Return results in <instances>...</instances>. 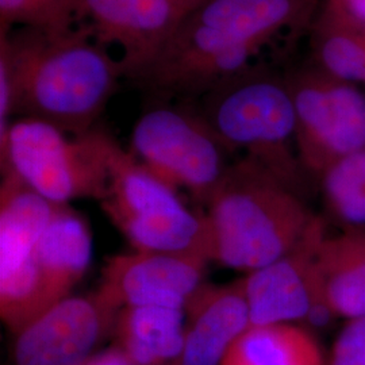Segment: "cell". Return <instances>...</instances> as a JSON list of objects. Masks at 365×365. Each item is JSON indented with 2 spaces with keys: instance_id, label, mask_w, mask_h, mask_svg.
Returning a JSON list of instances; mask_svg holds the SVG:
<instances>
[{
  "instance_id": "1",
  "label": "cell",
  "mask_w": 365,
  "mask_h": 365,
  "mask_svg": "<svg viewBox=\"0 0 365 365\" xmlns=\"http://www.w3.org/2000/svg\"><path fill=\"white\" fill-rule=\"evenodd\" d=\"M123 71L84 27L1 33L0 138L11 117L38 119L72 135L92 129L117 91Z\"/></svg>"
},
{
  "instance_id": "2",
  "label": "cell",
  "mask_w": 365,
  "mask_h": 365,
  "mask_svg": "<svg viewBox=\"0 0 365 365\" xmlns=\"http://www.w3.org/2000/svg\"><path fill=\"white\" fill-rule=\"evenodd\" d=\"M322 0H207L182 18L137 83L170 96L199 98L256 64L283 37L309 30Z\"/></svg>"
},
{
  "instance_id": "3",
  "label": "cell",
  "mask_w": 365,
  "mask_h": 365,
  "mask_svg": "<svg viewBox=\"0 0 365 365\" xmlns=\"http://www.w3.org/2000/svg\"><path fill=\"white\" fill-rule=\"evenodd\" d=\"M203 215L209 260L247 274L287 255L317 218L297 191L247 157L229 167Z\"/></svg>"
},
{
  "instance_id": "4",
  "label": "cell",
  "mask_w": 365,
  "mask_h": 365,
  "mask_svg": "<svg viewBox=\"0 0 365 365\" xmlns=\"http://www.w3.org/2000/svg\"><path fill=\"white\" fill-rule=\"evenodd\" d=\"M199 114L232 153L244 150L300 194L306 170L297 149V120L286 73L256 63L199 96Z\"/></svg>"
},
{
  "instance_id": "5",
  "label": "cell",
  "mask_w": 365,
  "mask_h": 365,
  "mask_svg": "<svg viewBox=\"0 0 365 365\" xmlns=\"http://www.w3.org/2000/svg\"><path fill=\"white\" fill-rule=\"evenodd\" d=\"M106 157L108 192L102 209L134 250L191 253L209 260L205 215L188 209L175 188L146 170L108 133Z\"/></svg>"
},
{
  "instance_id": "6",
  "label": "cell",
  "mask_w": 365,
  "mask_h": 365,
  "mask_svg": "<svg viewBox=\"0 0 365 365\" xmlns=\"http://www.w3.org/2000/svg\"><path fill=\"white\" fill-rule=\"evenodd\" d=\"M103 129L72 135L38 119L18 118L0 138L1 172L11 173L58 206L103 200L108 167Z\"/></svg>"
},
{
  "instance_id": "7",
  "label": "cell",
  "mask_w": 365,
  "mask_h": 365,
  "mask_svg": "<svg viewBox=\"0 0 365 365\" xmlns=\"http://www.w3.org/2000/svg\"><path fill=\"white\" fill-rule=\"evenodd\" d=\"M91 230L69 206H58L26 260L0 274V317L13 333L45 313L86 274L92 260Z\"/></svg>"
},
{
  "instance_id": "8",
  "label": "cell",
  "mask_w": 365,
  "mask_h": 365,
  "mask_svg": "<svg viewBox=\"0 0 365 365\" xmlns=\"http://www.w3.org/2000/svg\"><path fill=\"white\" fill-rule=\"evenodd\" d=\"M131 155L176 191L206 202L232 164L230 153L199 114L179 106H156L135 122Z\"/></svg>"
},
{
  "instance_id": "9",
  "label": "cell",
  "mask_w": 365,
  "mask_h": 365,
  "mask_svg": "<svg viewBox=\"0 0 365 365\" xmlns=\"http://www.w3.org/2000/svg\"><path fill=\"white\" fill-rule=\"evenodd\" d=\"M303 170L321 180L342 158L365 149V96L307 60L286 72Z\"/></svg>"
},
{
  "instance_id": "10",
  "label": "cell",
  "mask_w": 365,
  "mask_h": 365,
  "mask_svg": "<svg viewBox=\"0 0 365 365\" xmlns=\"http://www.w3.org/2000/svg\"><path fill=\"white\" fill-rule=\"evenodd\" d=\"M184 16L176 0H78V26L134 81L156 63Z\"/></svg>"
},
{
  "instance_id": "11",
  "label": "cell",
  "mask_w": 365,
  "mask_h": 365,
  "mask_svg": "<svg viewBox=\"0 0 365 365\" xmlns=\"http://www.w3.org/2000/svg\"><path fill=\"white\" fill-rule=\"evenodd\" d=\"M209 260L191 253L134 250L110 259L96 291L114 310L129 306L185 309L203 287Z\"/></svg>"
},
{
  "instance_id": "12",
  "label": "cell",
  "mask_w": 365,
  "mask_h": 365,
  "mask_svg": "<svg viewBox=\"0 0 365 365\" xmlns=\"http://www.w3.org/2000/svg\"><path fill=\"white\" fill-rule=\"evenodd\" d=\"M98 292L68 297L15 336V365H84L117 315Z\"/></svg>"
},
{
  "instance_id": "13",
  "label": "cell",
  "mask_w": 365,
  "mask_h": 365,
  "mask_svg": "<svg viewBox=\"0 0 365 365\" xmlns=\"http://www.w3.org/2000/svg\"><path fill=\"white\" fill-rule=\"evenodd\" d=\"M325 238L324 223L317 217L295 248L242 279L250 327L304 321L322 291L317 256Z\"/></svg>"
},
{
  "instance_id": "14",
  "label": "cell",
  "mask_w": 365,
  "mask_h": 365,
  "mask_svg": "<svg viewBox=\"0 0 365 365\" xmlns=\"http://www.w3.org/2000/svg\"><path fill=\"white\" fill-rule=\"evenodd\" d=\"M187 307L191 324L185 330L180 365H221L235 339L250 327L244 282L203 286Z\"/></svg>"
},
{
  "instance_id": "15",
  "label": "cell",
  "mask_w": 365,
  "mask_h": 365,
  "mask_svg": "<svg viewBox=\"0 0 365 365\" xmlns=\"http://www.w3.org/2000/svg\"><path fill=\"white\" fill-rule=\"evenodd\" d=\"M58 205L37 194L11 173L0 187V274L26 260L39 237L52 221Z\"/></svg>"
},
{
  "instance_id": "16",
  "label": "cell",
  "mask_w": 365,
  "mask_h": 365,
  "mask_svg": "<svg viewBox=\"0 0 365 365\" xmlns=\"http://www.w3.org/2000/svg\"><path fill=\"white\" fill-rule=\"evenodd\" d=\"M317 274L339 317H365V227L327 237L317 256Z\"/></svg>"
},
{
  "instance_id": "17",
  "label": "cell",
  "mask_w": 365,
  "mask_h": 365,
  "mask_svg": "<svg viewBox=\"0 0 365 365\" xmlns=\"http://www.w3.org/2000/svg\"><path fill=\"white\" fill-rule=\"evenodd\" d=\"M120 351L133 365H161L182 356L185 342L184 309L129 306L118 312Z\"/></svg>"
},
{
  "instance_id": "18",
  "label": "cell",
  "mask_w": 365,
  "mask_h": 365,
  "mask_svg": "<svg viewBox=\"0 0 365 365\" xmlns=\"http://www.w3.org/2000/svg\"><path fill=\"white\" fill-rule=\"evenodd\" d=\"M221 365H325L313 334L294 324L249 327Z\"/></svg>"
},
{
  "instance_id": "19",
  "label": "cell",
  "mask_w": 365,
  "mask_h": 365,
  "mask_svg": "<svg viewBox=\"0 0 365 365\" xmlns=\"http://www.w3.org/2000/svg\"><path fill=\"white\" fill-rule=\"evenodd\" d=\"M309 61L331 78L365 80V33L319 6L314 15Z\"/></svg>"
},
{
  "instance_id": "20",
  "label": "cell",
  "mask_w": 365,
  "mask_h": 365,
  "mask_svg": "<svg viewBox=\"0 0 365 365\" xmlns=\"http://www.w3.org/2000/svg\"><path fill=\"white\" fill-rule=\"evenodd\" d=\"M321 182L333 215L351 229L365 227V149L334 164Z\"/></svg>"
},
{
  "instance_id": "21",
  "label": "cell",
  "mask_w": 365,
  "mask_h": 365,
  "mask_svg": "<svg viewBox=\"0 0 365 365\" xmlns=\"http://www.w3.org/2000/svg\"><path fill=\"white\" fill-rule=\"evenodd\" d=\"M78 22V0H0L1 33L19 27L64 33Z\"/></svg>"
},
{
  "instance_id": "22",
  "label": "cell",
  "mask_w": 365,
  "mask_h": 365,
  "mask_svg": "<svg viewBox=\"0 0 365 365\" xmlns=\"http://www.w3.org/2000/svg\"><path fill=\"white\" fill-rule=\"evenodd\" d=\"M325 365H365V317L348 321Z\"/></svg>"
},
{
  "instance_id": "23",
  "label": "cell",
  "mask_w": 365,
  "mask_h": 365,
  "mask_svg": "<svg viewBox=\"0 0 365 365\" xmlns=\"http://www.w3.org/2000/svg\"><path fill=\"white\" fill-rule=\"evenodd\" d=\"M321 7L365 33V0H322Z\"/></svg>"
},
{
  "instance_id": "24",
  "label": "cell",
  "mask_w": 365,
  "mask_h": 365,
  "mask_svg": "<svg viewBox=\"0 0 365 365\" xmlns=\"http://www.w3.org/2000/svg\"><path fill=\"white\" fill-rule=\"evenodd\" d=\"M84 365H133V363L125 353L115 348L93 356Z\"/></svg>"
},
{
  "instance_id": "25",
  "label": "cell",
  "mask_w": 365,
  "mask_h": 365,
  "mask_svg": "<svg viewBox=\"0 0 365 365\" xmlns=\"http://www.w3.org/2000/svg\"><path fill=\"white\" fill-rule=\"evenodd\" d=\"M176 1L184 10L185 15H187V14L191 13L192 10H195L196 7H199L200 4H203L207 0H176Z\"/></svg>"
},
{
  "instance_id": "26",
  "label": "cell",
  "mask_w": 365,
  "mask_h": 365,
  "mask_svg": "<svg viewBox=\"0 0 365 365\" xmlns=\"http://www.w3.org/2000/svg\"><path fill=\"white\" fill-rule=\"evenodd\" d=\"M364 83H365V80H364Z\"/></svg>"
}]
</instances>
